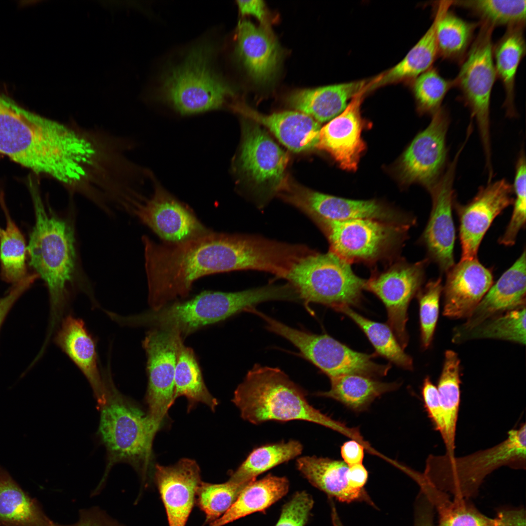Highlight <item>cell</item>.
<instances>
[{
  "mask_svg": "<svg viewBox=\"0 0 526 526\" xmlns=\"http://www.w3.org/2000/svg\"><path fill=\"white\" fill-rule=\"evenodd\" d=\"M148 302L156 310L187 297L193 282L212 274L256 270L272 273L280 251L273 240L210 230L181 242L157 243L142 237Z\"/></svg>",
  "mask_w": 526,
  "mask_h": 526,
  "instance_id": "obj_1",
  "label": "cell"
},
{
  "mask_svg": "<svg viewBox=\"0 0 526 526\" xmlns=\"http://www.w3.org/2000/svg\"><path fill=\"white\" fill-rule=\"evenodd\" d=\"M29 188L35 223L27 251L30 265L48 288L50 303L48 335H51L61 320L71 291L79 286V282L83 284L84 280L73 222L70 218L47 209L33 181L29 182Z\"/></svg>",
  "mask_w": 526,
  "mask_h": 526,
  "instance_id": "obj_2",
  "label": "cell"
},
{
  "mask_svg": "<svg viewBox=\"0 0 526 526\" xmlns=\"http://www.w3.org/2000/svg\"><path fill=\"white\" fill-rule=\"evenodd\" d=\"M242 418L254 424L268 421L304 420L352 437L355 429L333 420L308 402L303 390L278 368L255 365L235 390L232 400Z\"/></svg>",
  "mask_w": 526,
  "mask_h": 526,
  "instance_id": "obj_3",
  "label": "cell"
},
{
  "mask_svg": "<svg viewBox=\"0 0 526 526\" xmlns=\"http://www.w3.org/2000/svg\"><path fill=\"white\" fill-rule=\"evenodd\" d=\"M526 430L524 423L508 431L498 444L466 456L430 455L423 475L433 486L453 497H474L485 478L496 469H526Z\"/></svg>",
  "mask_w": 526,
  "mask_h": 526,
  "instance_id": "obj_4",
  "label": "cell"
},
{
  "mask_svg": "<svg viewBox=\"0 0 526 526\" xmlns=\"http://www.w3.org/2000/svg\"><path fill=\"white\" fill-rule=\"evenodd\" d=\"M282 292L276 284L235 292L204 291L190 300L173 301L159 309L126 319L128 324L151 328L174 329L184 338L200 328L223 321L258 304L280 300Z\"/></svg>",
  "mask_w": 526,
  "mask_h": 526,
  "instance_id": "obj_5",
  "label": "cell"
},
{
  "mask_svg": "<svg viewBox=\"0 0 526 526\" xmlns=\"http://www.w3.org/2000/svg\"><path fill=\"white\" fill-rule=\"evenodd\" d=\"M63 126L0 94V152L37 174L54 176Z\"/></svg>",
  "mask_w": 526,
  "mask_h": 526,
  "instance_id": "obj_6",
  "label": "cell"
},
{
  "mask_svg": "<svg viewBox=\"0 0 526 526\" xmlns=\"http://www.w3.org/2000/svg\"><path fill=\"white\" fill-rule=\"evenodd\" d=\"M207 44L190 49L181 63L165 73L156 97L182 115L223 108L234 93L215 70Z\"/></svg>",
  "mask_w": 526,
  "mask_h": 526,
  "instance_id": "obj_7",
  "label": "cell"
},
{
  "mask_svg": "<svg viewBox=\"0 0 526 526\" xmlns=\"http://www.w3.org/2000/svg\"><path fill=\"white\" fill-rule=\"evenodd\" d=\"M105 399L100 406L99 433L109 458V467L126 462L147 465L155 436L147 413L115 387L109 370L104 371Z\"/></svg>",
  "mask_w": 526,
  "mask_h": 526,
  "instance_id": "obj_8",
  "label": "cell"
},
{
  "mask_svg": "<svg viewBox=\"0 0 526 526\" xmlns=\"http://www.w3.org/2000/svg\"><path fill=\"white\" fill-rule=\"evenodd\" d=\"M285 279L296 290L309 310L316 303L334 309L358 305L366 280L353 272L351 263L329 251H314L294 264Z\"/></svg>",
  "mask_w": 526,
  "mask_h": 526,
  "instance_id": "obj_9",
  "label": "cell"
},
{
  "mask_svg": "<svg viewBox=\"0 0 526 526\" xmlns=\"http://www.w3.org/2000/svg\"><path fill=\"white\" fill-rule=\"evenodd\" d=\"M308 217L327 238L330 251L350 263L373 264L393 257L412 226L374 219L338 221Z\"/></svg>",
  "mask_w": 526,
  "mask_h": 526,
  "instance_id": "obj_10",
  "label": "cell"
},
{
  "mask_svg": "<svg viewBox=\"0 0 526 526\" xmlns=\"http://www.w3.org/2000/svg\"><path fill=\"white\" fill-rule=\"evenodd\" d=\"M480 29L461 62L459 73L453 79L461 98L477 124L486 160L491 162L490 135V104L491 91L496 74L493 57L492 39L494 27L480 22Z\"/></svg>",
  "mask_w": 526,
  "mask_h": 526,
  "instance_id": "obj_11",
  "label": "cell"
},
{
  "mask_svg": "<svg viewBox=\"0 0 526 526\" xmlns=\"http://www.w3.org/2000/svg\"><path fill=\"white\" fill-rule=\"evenodd\" d=\"M270 331L285 338L300 354L330 378L344 375L370 377L387 374L391 366L373 361L376 354L355 351L326 334L317 335L290 327L274 319L266 320Z\"/></svg>",
  "mask_w": 526,
  "mask_h": 526,
  "instance_id": "obj_12",
  "label": "cell"
},
{
  "mask_svg": "<svg viewBox=\"0 0 526 526\" xmlns=\"http://www.w3.org/2000/svg\"><path fill=\"white\" fill-rule=\"evenodd\" d=\"M287 154L259 124L243 121L241 146L235 164L239 176L260 198L277 194L284 182Z\"/></svg>",
  "mask_w": 526,
  "mask_h": 526,
  "instance_id": "obj_13",
  "label": "cell"
},
{
  "mask_svg": "<svg viewBox=\"0 0 526 526\" xmlns=\"http://www.w3.org/2000/svg\"><path fill=\"white\" fill-rule=\"evenodd\" d=\"M184 338L176 330L151 328L143 341L147 361V415L155 434L174 403L177 353Z\"/></svg>",
  "mask_w": 526,
  "mask_h": 526,
  "instance_id": "obj_14",
  "label": "cell"
},
{
  "mask_svg": "<svg viewBox=\"0 0 526 526\" xmlns=\"http://www.w3.org/2000/svg\"><path fill=\"white\" fill-rule=\"evenodd\" d=\"M428 262V259L414 263L398 261L374 273L365 282L364 289L374 293L384 304L389 326L403 349L409 341L407 309L421 289Z\"/></svg>",
  "mask_w": 526,
  "mask_h": 526,
  "instance_id": "obj_15",
  "label": "cell"
},
{
  "mask_svg": "<svg viewBox=\"0 0 526 526\" xmlns=\"http://www.w3.org/2000/svg\"><path fill=\"white\" fill-rule=\"evenodd\" d=\"M308 216L331 220L374 219L413 225L414 219L402 214L375 200H350L314 191L287 181L278 194Z\"/></svg>",
  "mask_w": 526,
  "mask_h": 526,
  "instance_id": "obj_16",
  "label": "cell"
},
{
  "mask_svg": "<svg viewBox=\"0 0 526 526\" xmlns=\"http://www.w3.org/2000/svg\"><path fill=\"white\" fill-rule=\"evenodd\" d=\"M450 122L447 111L441 107L432 115L427 127L414 138L400 163L401 175L406 182L419 183L430 191L439 182L446 169Z\"/></svg>",
  "mask_w": 526,
  "mask_h": 526,
  "instance_id": "obj_17",
  "label": "cell"
},
{
  "mask_svg": "<svg viewBox=\"0 0 526 526\" xmlns=\"http://www.w3.org/2000/svg\"><path fill=\"white\" fill-rule=\"evenodd\" d=\"M464 147L462 145L439 182L430 191L432 208L421 238L430 259L445 272L454 264L455 232L452 208L455 201L453 186L458 160Z\"/></svg>",
  "mask_w": 526,
  "mask_h": 526,
  "instance_id": "obj_18",
  "label": "cell"
},
{
  "mask_svg": "<svg viewBox=\"0 0 526 526\" xmlns=\"http://www.w3.org/2000/svg\"><path fill=\"white\" fill-rule=\"evenodd\" d=\"M129 212L165 242H178L208 231L182 203L155 184L150 198L137 195Z\"/></svg>",
  "mask_w": 526,
  "mask_h": 526,
  "instance_id": "obj_19",
  "label": "cell"
},
{
  "mask_svg": "<svg viewBox=\"0 0 526 526\" xmlns=\"http://www.w3.org/2000/svg\"><path fill=\"white\" fill-rule=\"evenodd\" d=\"M512 186L502 179L480 187L466 205L454 203L459 219L461 260L477 258L480 243L495 218L513 203Z\"/></svg>",
  "mask_w": 526,
  "mask_h": 526,
  "instance_id": "obj_20",
  "label": "cell"
},
{
  "mask_svg": "<svg viewBox=\"0 0 526 526\" xmlns=\"http://www.w3.org/2000/svg\"><path fill=\"white\" fill-rule=\"evenodd\" d=\"M154 481L164 505L169 526H185L202 483L195 461L183 458L169 466L157 464Z\"/></svg>",
  "mask_w": 526,
  "mask_h": 526,
  "instance_id": "obj_21",
  "label": "cell"
},
{
  "mask_svg": "<svg viewBox=\"0 0 526 526\" xmlns=\"http://www.w3.org/2000/svg\"><path fill=\"white\" fill-rule=\"evenodd\" d=\"M446 273L443 315L467 318L492 285V272L475 258L460 260Z\"/></svg>",
  "mask_w": 526,
  "mask_h": 526,
  "instance_id": "obj_22",
  "label": "cell"
},
{
  "mask_svg": "<svg viewBox=\"0 0 526 526\" xmlns=\"http://www.w3.org/2000/svg\"><path fill=\"white\" fill-rule=\"evenodd\" d=\"M366 94L363 91L355 96L346 108L320 129L317 148L330 153L344 169H357L366 148L361 138L363 122L360 106Z\"/></svg>",
  "mask_w": 526,
  "mask_h": 526,
  "instance_id": "obj_23",
  "label": "cell"
},
{
  "mask_svg": "<svg viewBox=\"0 0 526 526\" xmlns=\"http://www.w3.org/2000/svg\"><path fill=\"white\" fill-rule=\"evenodd\" d=\"M526 250L492 285L466 322L455 328L452 339L485 320L507 312L526 307Z\"/></svg>",
  "mask_w": 526,
  "mask_h": 526,
  "instance_id": "obj_24",
  "label": "cell"
},
{
  "mask_svg": "<svg viewBox=\"0 0 526 526\" xmlns=\"http://www.w3.org/2000/svg\"><path fill=\"white\" fill-rule=\"evenodd\" d=\"M235 53L252 79L266 84L273 78L281 58L276 39L265 27L247 19L241 21L236 32Z\"/></svg>",
  "mask_w": 526,
  "mask_h": 526,
  "instance_id": "obj_25",
  "label": "cell"
},
{
  "mask_svg": "<svg viewBox=\"0 0 526 526\" xmlns=\"http://www.w3.org/2000/svg\"><path fill=\"white\" fill-rule=\"evenodd\" d=\"M232 108L251 120L268 128L285 147L295 152L317 148L320 126L309 115L299 111H284L266 115L245 105Z\"/></svg>",
  "mask_w": 526,
  "mask_h": 526,
  "instance_id": "obj_26",
  "label": "cell"
},
{
  "mask_svg": "<svg viewBox=\"0 0 526 526\" xmlns=\"http://www.w3.org/2000/svg\"><path fill=\"white\" fill-rule=\"evenodd\" d=\"M61 321L55 342L84 375L101 406L105 402V387L98 369L94 340L82 320L69 315Z\"/></svg>",
  "mask_w": 526,
  "mask_h": 526,
  "instance_id": "obj_27",
  "label": "cell"
},
{
  "mask_svg": "<svg viewBox=\"0 0 526 526\" xmlns=\"http://www.w3.org/2000/svg\"><path fill=\"white\" fill-rule=\"evenodd\" d=\"M368 80L295 91L287 97L292 108L323 122L338 116L346 108L348 101L366 91Z\"/></svg>",
  "mask_w": 526,
  "mask_h": 526,
  "instance_id": "obj_28",
  "label": "cell"
},
{
  "mask_svg": "<svg viewBox=\"0 0 526 526\" xmlns=\"http://www.w3.org/2000/svg\"><path fill=\"white\" fill-rule=\"evenodd\" d=\"M296 465L312 485L338 501H365L374 506L365 489H356L350 486L349 466L343 461L306 456L298 458Z\"/></svg>",
  "mask_w": 526,
  "mask_h": 526,
  "instance_id": "obj_29",
  "label": "cell"
},
{
  "mask_svg": "<svg viewBox=\"0 0 526 526\" xmlns=\"http://www.w3.org/2000/svg\"><path fill=\"white\" fill-rule=\"evenodd\" d=\"M438 14L429 28L418 41L396 65L371 79L367 93L389 84L402 82H413L417 76L432 67L438 51L436 26Z\"/></svg>",
  "mask_w": 526,
  "mask_h": 526,
  "instance_id": "obj_30",
  "label": "cell"
},
{
  "mask_svg": "<svg viewBox=\"0 0 526 526\" xmlns=\"http://www.w3.org/2000/svg\"><path fill=\"white\" fill-rule=\"evenodd\" d=\"M54 523L0 467V526H54Z\"/></svg>",
  "mask_w": 526,
  "mask_h": 526,
  "instance_id": "obj_31",
  "label": "cell"
},
{
  "mask_svg": "<svg viewBox=\"0 0 526 526\" xmlns=\"http://www.w3.org/2000/svg\"><path fill=\"white\" fill-rule=\"evenodd\" d=\"M525 27L507 28L503 37L493 47V57L496 77L501 81L505 92L503 107L507 116L515 117V78L520 62L526 54L524 36Z\"/></svg>",
  "mask_w": 526,
  "mask_h": 526,
  "instance_id": "obj_32",
  "label": "cell"
},
{
  "mask_svg": "<svg viewBox=\"0 0 526 526\" xmlns=\"http://www.w3.org/2000/svg\"><path fill=\"white\" fill-rule=\"evenodd\" d=\"M289 486L286 477L271 474L250 482L231 507L209 526H223L252 513L264 510L284 496Z\"/></svg>",
  "mask_w": 526,
  "mask_h": 526,
  "instance_id": "obj_33",
  "label": "cell"
},
{
  "mask_svg": "<svg viewBox=\"0 0 526 526\" xmlns=\"http://www.w3.org/2000/svg\"><path fill=\"white\" fill-rule=\"evenodd\" d=\"M438 516L437 526H499L496 518L482 513L470 501L453 497L437 489L422 476L417 482Z\"/></svg>",
  "mask_w": 526,
  "mask_h": 526,
  "instance_id": "obj_34",
  "label": "cell"
},
{
  "mask_svg": "<svg viewBox=\"0 0 526 526\" xmlns=\"http://www.w3.org/2000/svg\"><path fill=\"white\" fill-rule=\"evenodd\" d=\"M437 13L436 42L438 56L462 62L472 41L479 22H471L449 10L451 0L439 1Z\"/></svg>",
  "mask_w": 526,
  "mask_h": 526,
  "instance_id": "obj_35",
  "label": "cell"
},
{
  "mask_svg": "<svg viewBox=\"0 0 526 526\" xmlns=\"http://www.w3.org/2000/svg\"><path fill=\"white\" fill-rule=\"evenodd\" d=\"M330 379V390L318 395L334 399L356 412L366 410L376 398L399 386L395 382H383L358 375H341Z\"/></svg>",
  "mask_w": 526,
  "mask_h": 526,
  "instance_id": "obj_36",
  "label": "cell"
},
{
  "mask_svg": "<svg viewBox=\"0 0 526 526\" xmlns=\"http://www.w3.org/2000/svg\"><path fill=\"white\" fill-rule=\"evenodd\" d=\"M460 360L457 353L451 350L445 353L437 390L442 407L444 430L441 435L446 453L454 455L455 438L460 402Z\"/></svg>",
  "mask_w": 526,
  "mask_h": 526,
  "instance_id": "obj_37",
  "label": "cell"
},
{
  "mask_svg": "<svg viewBox=\"0 0 526 526\" xmlns=\"http://www.w3.org/2000/svg\"><path fill=\"white\" fill-rule=\"evenodd\" d=\"M181 396L188 400L189 408L201 402L214 411L218 402L208 391L193 350L182 342L177 353L174 376V399Z\"/></svg>",
  "mask_w": 526,
  "mask_h": 526,
  "instance_id": "obj_38",
  "label": "cell"
},
{
  "mask_svg": "<svg viewBox=\"0 0 526 526\" xmlns=\"http://www.w3.org/2000/svg\"><path fill=\"white\" fill-rule=\"evenodd\" d=\"M302 445L296 440L266 445L254 449L233 472L228 481L243 484L255 480L257 476L301 453Z\"/></svg>",
  "mask_w": 526,
  "mask_h": 526,
  "instance_id": "obj_39",
  "label": "cell"
},
{
  "mask_svg": "<svg viewBox=\"0 0 526 526\" xmlns=\"http://www.w3.org/2000/svg\"><path fill=\"white\" fill-rule=\"evenodd\" d=\"M334 310L347 316L358 325L373 345L376 355L397 366L413 369L412 358L404 352L389 325L369 320L347 305L339 306Z\"/></svg>",
  "mask_w": 526,
  "mask_h": 526,
  "instance_id": "obj_40",
  "label": "cell"
},
{
  "mask_svg": "<svg viewBox=\"0 0 526 526\" xmlns=\"http://www.w3.org/2000/svg\"><path fill=\"white\" fill-rule=\"evenodd\" d=\"M5 228L0 227V263L1 275L8 282L17 283L24 279L26 274V258L27 247L25 239L4 209Z\"/></svg>",
  "mask_w": 526,
  "mask_h": 526,
  "instance_id": "obj_41",
  "label": "cell"
},
{
  "mask_svg": "<svg viewBox=\"0 0 526 526\" xmlns=\"http://www.w3.org/2000/svg\"><path fill=\"white\" fill-rule=\"evenodd\" d=\"M451 5L466 9L478 17L480 22L494 28L525 27V0H451Z\"/></svg>",
  "mask_w": 526,
  "mask_h": 526,
  "instance_id": "obj_42",
  "label": "cell"
},
{
  "mask_svg": "<svg viewBox=\"0 0 526 526\" xmlns=\"http://www.w3.org/2000/svg\"><path fill=\"white\" fill-rule=\"evenodd\" d=\"M495 339L526 344V307L507 312L488 319L453 339L460 342L469 339Z\"/></svg>",
  "mask_w": 526,
  "mask_h": 526,
  "instance_id": "obj_43",
  "label": "cell"
},
{
  "mask_svg": "<svg viewBox=\"0 0 526 526\" xmlns=\"http://www.w3.org/2000/svg\"><path fill=\"white\" fill-rule=\"evenodd\" d=\"M252 481L243 484L229 481L222 484L202 481L196 492L195 503L205 513L206 521L211 523L222 516L233 505L243 488Z\"/></svg>",
  "mask_w": 526,
  "mask_h": 526,
  "instance_id": "obj_44",
  "label": "cell"
},
{
  "mask_svg": "<svg viewBox=\"0 0 526 526\" xmlns=\"http://www.w3.org/2000/svg\"><path fill=\"white\" fill-rule=\"evenodd\" d=\"M411 83L419 110L432 115L441 108L445 95L454 86L453 80L444 78L433 67L419 75Z\"/></svg>",
  "mask_w": 526,
  "mask_h": 526,
  "instance_id": "obj_45",
  "label": "cell"
},
{
  "mask_svg": "<svg viewBox=\"0 0 526 526\" xmlns=\"http://www.w3.org/2000/svg\"><path fill=\"white\" fill-rule=\"evenodd\" d=\"M442 289V279L438 278L429 281L416 294L419 304L421 344L424 349L430 347L433 339Z\"/></svg>",
  "mask_w": 526,
  "mask_h": 526,
  "instance_id": "obj_46",
  "label": "cell"
},
{
  "mask_svg": "<svg viewBox=\"0 0 526 526\" xmlns=\"http://www.w3.org/2000/svg\"><path fill=\"white\" fill-rule=\"evenodd\" d=\"M313 504L312 496L305 491L296 493L283 507L275 526H304Z\"/></svg>",
  "mask_w": 526,
  "mask_h": 526,
  "instance_id": "obj_47",
  "label": "cell"
},
{
  "mask_svg": "<svg viewBox=\"0 0 526 526\" xmlns=\"http://www.w3.org/2000/svg\"><path fill=\"white\" fill-rule=\"evenodd\" d=\"M425 408L435 429L442 435L444 430V413L436 387L429 376L425 377L421 389Z\"/></svg>",
  "mask_w": 526,
  "mask_h": 526,
  "instance_id": "obj_48",
  "label": "cell"
},
{
  "mask_svg": "<svg viewBox=\"0 0 526 526\" xmlns=\"http://www.w3.org/2000/svg\"><path fill=\"white\" fill-rule=\"evenodd\" d=\"M526 164L525 151L523 149H521L516 164L514 180L512 187L515 198L513 203L514 208L512 216L518 220H522L526 218Z\"/></svg>",
  "mask_w": 526,
  "mask_h": 526,
  "instance_id": "obj_49",
  "label": "cell"
},
{
  "mask_svg": "<svg viewBox=\"0 0 526 526\" xmlns=\"http://www.w3.org/2000/svg\"><path fill=\"white\" fill-rule=\"evenodd\" d=\"M54 526H124L111 517L104 511L97 507L80 510L79 519L76 523L61 525L54 523Z\"/></svg>",
  "mask_w": 526,
  "mask_h": 526,
  "instance_id": "obj_50",
  "label": "cell"
},
{
  "mask_svg": "<svg viewBox=\"0 0 526 526\" xmlns=\"http://www.w3.org/2000/svg\"><path fill=\"white\" fill-rule=\"evenodd\" d=\"M35 273L27 275L24 279L14 284L8 293L0 298V329L7 314L15 302L28 289L38 278Z\"/></svg>",
  "mask_w": 526,
  "mask_h": 526,
  "instance_id": "obj_51",
  "label": "cell"
},
{
  "mask_svg": "<svg viewBox=\"0 0 526 526\" xmlns=\"http://www.w3.org/2000/svg\"><path fill=\"white\" fill-rule=\"evenodd\" d=\"M434 509L422 492L418 495L415 506L414 526H435Z\"/></svg>",
  "mask_w": 526,
  "mask_h": 526,
  "instance_id": "obj_52",
  "label": "cell"
},
{
  "mask_svg": "<svg viewBox=\"0 0 526 526\" xmlns=\"http://www.w3.org/2000/svg\"><path fill=\"white\" fill-rule=\"evenodd\" d=\"M499 526H526V512L523 508H506L498 511Z\"/></svg>",
  "mask_w": 526,
  "mask_h": 526,
  "instance_id": "obj_53",
  "label": "cell"
},
{
  "mask_svg": "<svg viewBox=\"0 0 526 526\" xmlns=\"http://www.w3.org/2000/svg\"><path fill=\"white\" fill-rule=\"evenodd\" d=\"M341 454L343 462L348 466L362 464L364 458V448L356 440H350L342 445Z\"/></svg>",
  "mask_w": 526,
  "mask_h": 526,
  "instance_id": "obj_54",
  "label": "cell"
},
{
  "mask_svg": "<svg viewBox=\"0 0 526 526\" xmlns=\"http://www.w3.org/2000/svg\"><path fill=\"white\" fill-rule=\"evenodd\" d=\"M237 2L241 14L252 15L261 22H264L266 10L265 4L263 0H237Z\"/></svg>",
  "mask_w": 526,
  "mask_h": 526,
  "instance_id": "obj_55",
  "label": "cell"
},
{
  "mask_svg": "<svg viewBox=\"0 0 526 526\" xmlns=\"http://www.w3.org/2000/svg\"><path fill=\"white\" fill-rule=\"evenodd\" d=\"M368 472L362 464L349 466L348 478L350 486L357 490L364 489L368 479Z\"/></svg>",
  "mask_w": 526,
  "mask_h": 526,
  "instance_id": "obj_56",
  "label": "cell"
},
{
  "mask_svg": "<svg viewBox=\"0 0 526 526\" xmlns=\"http://www.w3.org/2000/svg\"><path fill=\"white\" fill-rule=\"evenodd\" d=\"M332 522L334 526H343L338 516L334 517L332 519Z\"/></svg>",
  "mask_w": 526,
  "mask_h": 526,
  "instance_id": "obj_57",
  "label": "cell"
}]
</instances>
